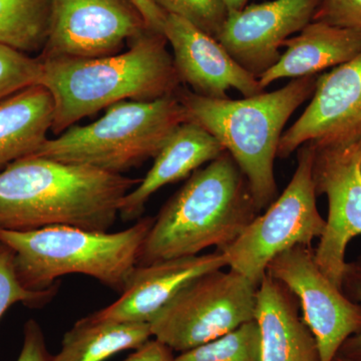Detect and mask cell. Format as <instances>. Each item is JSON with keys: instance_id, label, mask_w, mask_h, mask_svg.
<instances>
[{"instance_id": "cell-1", "label": "cell", "mask_w": 361, "mask_h": 361, "mask_svg": "<svg viewBox=\"0 0 361 361\" xmlns=\"http://www.w3.org/2000/svg\"><path fill=\"white\" fill-rule=\"evenodd\" d=\"M142 179L28 156L0 171V230L73 226L108 232Z\"/></svg>"}, {"instance_id": "cell-2", "label": "cell", "mask_w": 361, "mask_h": 361, "mask_svg": "<svg viewBox=\"0 0 361 361\" xmlns=\"http://www.w3.org/2000/svg\"><path fill=\"white\" fill-rule=\"evenodd\" d=\"M163 33L148 30L127 51L101 58L40 59L39 85L51 92L52 133L123 101L172 96L182 87Z\"/></svg>"}, {"instance_id": "cell-3", "label": "cell", "mask_w": 361, "mask_h": 361, "mask_svg": "<svg viewBox=\"0 0 361 361\" xmlns=\"http://www.w3.org/2000/svg\"><path fill=\"white\" fill-rule=\"evenodd\" d=\"M260 214L245 175L228 152L194 172L161 209L137 265L224 250Z\"/></svg>"}, {"instance_id": "cell-4", "label": "cell", "mask_w": 361, "mask_h": 361, "mask_svg": "<svg viewBox=\"0 0 361 361\" xmlns=\"http://www.w3.org/2000/svg\"><path fill=\"white\" fill-rule=\"evenodd\" d=\"M317 78H293L281 89L241 99H211L186 87L176 92L188 121L210 133L236 161L260 212L278 197L274 161L285 125L312 97Z\"/></svg>"}, {"instance_id": "cell-5", "label": "cell", "mask_w": 361, "mask_h": 361, "mask_svg": "<svg viewBox=\"0 0 361 361\" xmlns=\"http://www.w3.org/2000/svg\"><path fill=\"white\" fill-rule=\"evenodd\" d=\"M154 220L142 218L116 233L65 225L30 231L0 230V243L13 251L18 279L28 290H44L59 277L82 274L122 293Z\"/></svg>"}, {"instance_id": "cell-6", "label": "cell", "mask_w": 361, "mask_h": 361, "mask_svg": "<svg viewBox=\"0 0 361 361\" xmlns=\"http://www.w3.org/2000/svg\"><path fill=\"white\" fill-rule=\"evenodd\" d=\"M96 122L71 127L47 139L37 153L61 163L122 174L155 158L186 111L175 94L154 101H123L106 109Z\"/></svg>"}, {"instance_id": "cell-7", "label": "cell", "mask_w": 361, "mask_h": 361, "mask_svg": "<svg viewBox=\"0 0 361 361\" xmlns=\"http://www.w3.org/2000/svg\"><path fill=\"white\" fill-rule=\"evenodd\" d=\"M258 285L217 269L185 285L149 322L154 338L182 353L255 320Z\"/></svg>"}, {"instance_id": "cell-8", "label": "cell", "mask_w": 361, "mask_h": 361, "mask_svg": "<svg viewBox=\"0 0 361 361\" xmlns=\"http://www.w3.org/2000/svg\"><path fill=\"white\" fill-rule=\"evenodd\" d=\"M296 152L295 172L282 194L221 251L230 269L241 273L258 286L272 259L294 246H311L313 240L322 236L326 226L316 204L310 142Z\"/></svg>"}, {"instance_id": "cell-9", "label": "cell", "mask_w": 361, "mask_h": 361, "mask_svg": "<svg viewBox=\"0 0 361 361\" xmlns=\"http://www.w3.org/2000/svg\"><path fill=\"white\" fill-rule=\"evenodd\" d=\"M310 144L316 196L324 195L329 202L326 226L314 249L315 261L342 290L348 244L361 235V130Z\"/></svg>"}, {"instance_id": "cell-10", "label": "cell", "mask_w": 361, "mask_h": 361, "mask_svg": "<svg viewBox=\"0 0 361 361\" xmlns=\"http://www.w3.org/2000/svg\"><path fill=\"white\" fill-rule=\"evenodd\" d=\"M266 273L298 299L314 336L320 361H332L342 344L361 331V304L353 302L323 274L312 246L297 245L272 259Z\"/></svg>"}, {"instance_id": "cell-11", "label": "cell", "mask_w": 361, "mask_h": 361, "mask_svg": "<svg viewBox=\"0 0 361 361\" xmlns=\"http://www.w3.org/2000/svg\"><path fill=\"white\" fill-rule=\"evenodd\" d=\"M149 28L132 0H51L39 58H101L122 51Z\"/></svg>"}, {"instance_id": "cell-12", "label": "cell", "mask_w": 361, "mask_h": 361, "mask_svg": "<svg viewBox=\"0 0 361 361\" xmlns=\"http://www.w3.org/2000/svg\"><path fill=\"white\" fill-rule=\"evenodd\" d=\"M322 0H272L229 13L217 39L256 78L280 59L279 49L310 25Z\"/></svg>"}, {"instance_id": "cell-13", "label": "cell", "mask_w": 361, "mask_h": 361, "mask_svg": "<svg viewBox=\"0 0 361 361\" xmlns=\"http://www.w3.org/2000/svg\"><path fill=\"white\" fill-rule=\"evenodd\" d=\"M163 35L173 51L180 84L211 99H229L236 90L244 97L265 92L258 78L239 65L215 37L179 16H167Z\"/></svg>"}, {"instance_id": "cell-14", "label": "cell", "mask_w": 361, "mask_h": 361, "mask_svg": "<svg viewBox=\"0 0 361 361\" xmlns=\"http://www.w3.org/2000/svg\"><path fill=\"white\" fill-rule=\"evenodd\" d=\"M310 104L278 146L286 159L306 142L341 137L361 130V52L317 78Z\"/></svg>"}, {"instance_id": "cell-15", "label": "cell", "mask_w": 361, "mask_h": 361, "mask_svg": "<svg viewBox=\"0 0 361 361\" xmlns=\"http://www.w3.org/2000/svg\"><path fill=\"white\" fill-rule=\"evenodd\" d=\"M227 266L221 251L137 265L120 298L90 314L97 320L149 323L185 285L210 271Z\"/></svg>"}, {"instance_id": "cell-16", "label": "cell", "mask_w": 361, "mask_h": 361, "mask_svg": "<svg viewBox=\"0 0 361 361\" xmlns=\"http://www.w3.org/2000/svg\"><path fill=\"white\" fill-rule=\"evenodd\" d=\"M225 152L222 145L201 126L180 123L155 157L147 175L123 197L118 217L139 219L149 199L161 188L187 178Z\"/></svg>"}, {"instance_id": "cell-17", "label": "cell", "mask_w": 361, "mask_h": 361, "mask_svg": "<svg viewBox=\"0 0 361 361\" xmlns=\"http://www.w3.org/2000/svg\"><path fill=\"white\" fill-rule=\"evenodd\" d=\"M255 320L260 331V361H320L298 299L267 273L259 284Z\"/></svg>"}, {"instance_id": "cell-18", "label": "cell", "mask_w": 361, "mask_h": 361, "mask_svg": "<svg viewBox=\"0 0 361 361\" xmlns=\"http://www.w3.org/2000/svg\"><path fill=\"white\" fill-rule=\"evenodd\" d=\"M286 51L258 78L263 89L282 78L317 75L361 52V32L311 21L296 37L285 40Z\"/></svg>"}, {"instance_id": "cell-19", "label": "cell", "mask_w": 361, "mask_h": 361, "mask_svg": "<svg viewBox=\"0 0 361 361\" xmlns=\"http://www.w3.org/2000/svg\"><path fill=\"white\" fill-rule=\"evenodd\" d=\"M54 114L51 92L39 84L0 102V171L39 151L49 139Z\"/></svg>"}, {"instance_id": "cell-20", "label": "cell", "mask_w": 361, "mask_h": 361, "mask_svg": "<svg viewBox=\"0 0 361 361\" xmlns=\"http://www.w3.org/2000/svg\"><path fill=\"white\" fill-rule=\"evenodd\" d=\"M152 337L149 323L106 322L89 315L66 332L52 361H106L121 351L140 348Z\"/></svg>"}, {"instance_id": "cell-21", "label": "cell", "mask_w": 361, "mask_h": 361, "mask_svg": "<svg viewBox=\"0 0 361 361\" xmlns=\"http://www.w3.org/2000/svg\"><path fill=\"white\" fill-rule=\"evenodd\" d=\"M51 25V0H0V44L42 52Z\"/></svg>"}, {"instance_id": "cell-22", "label": "cell", "mask_w": 361, "mask_h": 361, "mask_svg": "<svg viewBox=\"0 0 361 361\" xmlns=\"http://www.w3.org/2000/svg\"><path fill=\"white\" fill-rule=\"evenodd\" d=\"M175 361H260V331L256 320L176 356Z\"/></svg>"}, {"instance_id": "cell-23", "label": "cell", "mask_w": 361, "mask_h": 361, "mask_svg": "<svg viewBox=\"0 0 361 361\" xmlns=\"http://www.w3.org/2000/svg\"><path fill=\"white\" fill-rule=\"evenodd\" d=\"M58 289V284L44 290L26 289L18 279L13 251L0 243V318L16 303H23L30 307L44 305L56 296Z\"/></svg>"}, {"instance_id": "cell-24", "label": "cell", "mask_w": 361, "mask_h": 361, "mask_svg": "<svg viewBox=\"0 0 361 361\" xmlns=\"http://www.w3.org/2000/svg\"><path fill=\"white\" fill-rule=\"evenodd\" d=\"M169 16H179L217 39L228 11L222 0H151Z\"/></svg>"}, {"instance_id": "cell-25", "label": "cell", "mask_w": 361, "mask_h": 361, "mask_svg": "<svg viewBox=\"0 0 361 361\" xmlns=\"http://www.w3.org/2000/svg\"><path fill=\"white\" fill-rule=\"evenodd\" d=\"M42 61L0 44V102L30 85L39 84Z\"/></svg>"}, {"instance_id": "cell-26", "label": "cell", "mask_w": 361, "mask_h": 361, "mask_svg": "<svg viewBox=\"0 0 361 361\" xmlns=\"http://www.w3.org/2000/svg\"><path fill=\"white\" fill-rule=\"evenodd\" d=\"M342 291L353 302L361 304V256L346 262L342 275ZM337 356L348 361H361V331L342 344Z\"/></svg>"}, {"instance_id": "cell-27", "label": "cell", "mask_w": 361, "mask_h": 361, "mask_svg": "<svg viewBox=\"0 0 361 361\" xmlns=\"http://www.w3.org/2000/svg\"><path fill=\"white\" fill-rule=\"evenodd\" d=\"M312 21L361 32V0H322Z\"/></svg>"}, {"instance_id": "cell-28", "label": "cell", "mask_w": 361, "mask_h": 361, "mask_svg": "<svg viewBox=\"0 0 361 361\" xmlns=\"http://www.w3.org/2000/svg\"><path fill=\"white\" fill-rule=\"evenodd\" d=\"M52 357L42 327L35 319L27 320L23 327V348L16 361H52Z\"/></svg>"}, {"instance_id": "cell-29", "label": "cell", "mask_w": 361, "mask_h": 361, "mask_svg": "<svg viewBox=\"0 0 361 361\" xmlns=\"http://www.w3.org/2000/svg\"><path fill=\"white\" fill-rule=\"evenodd\" d=\"M174 351L152 337L122 361H175Z\"/></svg>"}, {"instance_id": "cell-30", "label": "cell", "mask_w": 361, "mask_h": 361, "mask_svg": "<svg viewBox=\"0 0 361 361\" xmlns=\"http://www.w3.org/2000/svg\"><path fill=\"white\" fill-rule=\"evenodd\" d=\"M135 6L141 11L142 18L152 32L163 33L164 23L167 14L163 13L151 0H132Z\"/></svg>"}, {"instance_id": "cell-31", "label": "cell", "mask_w": 361, "mask_h": 361, "mask_svg": "<svg viewBox=\"0 0 361 361\" xmlns=\"http://www.w3.org/2000/svg\"><path fill=\"white\" fill-rule=\"evenodd\" d=\"M224 2L228 14L241 11L244 7L248 6L250 0H222Z\"/></svg>"}, {"instance_id": "cell-32", "label": "cell", "mask_w": 361, "mask_h": 361, "mask_svg": "<svg viewBox=\"0 0 361 361\" xmlns=\"http://www.w3.org/2000/svg\"><path fill=\"white\" fill-rule=\"evenodd\" d=\"M332 361H348V360H343V358L339 357V356L336 355V357H334V360Z\"/></svg>"}]
</instances>
